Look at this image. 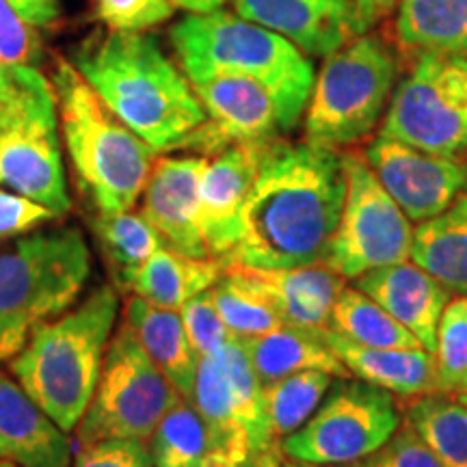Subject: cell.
Returning <instances> with one entry per match:
<instances>
[{
	"label": "cell",
	"instance_id": "603a6c76",
	"mask_svg": "<svg viewBox=\"0 0 467 467\" xmlns=\"http://www.w3.org/2000/svg\"><path fill=\"white\" fill-rule=\"evenodd\" d=\"M392 46L405 57H467V0H399Z\"/></svg>",
	"mask_w": 467,
	"mask_h": 467
},
{
	"label": "cell",
	"instance_id": "7c38bea8",
	"mask_svg": "<svg viewBox=\"0 0 467 467\" xmlns=\"http://www.w3.org/2000/svg\"><path fill=\"white\" fill-rule=\"evenodd\" d=\"M379 134L431 151L467 154V57L416 55L396 83Z\"/></svg>",
	"mask_w": 467,
	"mask_h": 467
},
{
	"label": "cell",
	"instance_id": "52a82bcc",
	"mask_svg": "<svg viewBox=\"0 0 467 467\" xmlns=\"http://www.w3.org/2000/svg\"><path fill=\"white\" fill-rule=\"evenodd\" d=\"M399 83V55L388 39L361 33L325 57L303 119V141L344 151L383 124Z\"/></svg>",
	"mask_w": 467,
	"mask_h": 467
},
{
	"label": "cell",
	"instance_id": "74e56055",
	"mask_svg": "<svg viewBox=\"0 0 467 467\" xmlns=\"http://www.w3.org/2000/svg\"><path fill=\"white\" fill-rule=\"evenodd\" d=\"M342 467H443L422 437L402 420L400 429L368 457Z\"/></svg>",
	"mask_w": 467,
	"mask_h": 467
},
{
	"label": "cell",
	"instance_id": "7dc6e473",
	"mask_svg": "<svg viewBox=\"0 0 467 467\" xmlns=\"http://www.w3.org/2000/svg\"><path fill=\"white\" fill-rule=\"evenodd\" d=\"M459 392H467V377L463 379V383H461V388H459ZM457 392V394H459Z\"/></svg>",
	"mask_w": 467,
	"mask_h": 467
},
{
	"label": "cell",
	"instance_id": "ffe728a7",
	"mask_svg": "<svg viewBox=\"0 0 467 467\" xmlns=\"http://www.w3.org/2000/svg\"><path fill=\"white\" fill-rule=\"evenodd\" d=\"M72 454L66 431L0 370V461L17 467H69Z\"/></svg>",
	"mask_w": 467,
	"mask_h": 467
},
{
	"label": "cell",
	"instance_id": "e575fe53",
	"mask_svg": "<svg viewBox=\"0 0 467 467\" xmlns=\"http://www.w3.org/2000/svg\"><path fill=\"white\" fill-rule=\"evenodd\" d=\"M93 16L109 31H148L173 16V0H91Z\"/></svg>",
	"mask_w": 467,
	"mask_h": 467
},
{
	"label": "cell",
	"instance_id": "4fadbf2b",
	"mask_svg": "<svg viewBox=\"0 0 467 467\" xmlns=\"http://www.w3.org/2000/svg\"><path fill=\"white\" fill-rule=\"evenodd\" d=\"M206 110V121L182 150L213 156L227 145L273 141L295 130L303 110L275 89L247 76H203L191 80Z\"/></svg>",
	"mask_w": 467,
	"mask_h": 467
},
{
	"label": "cell",
	"instance_id": "f35d334b",
	"mask_svg": "<svg viewBox=\"0 0 467 467\" xmlns=\"http://www.w3.org/2000/svg\"><path fill=\"white\" fill-rule=\"evenodd\" d=\"M55 219H58L55 210L0 186V244L26 236Z\"/></svg>",
	"mask_w": 467,
	"mask_h": 467
},
{
	"label": "cell",
	"instance_id": "83f0119b",
	"mask_svg": "<svg viewBox=\"0 0 467 467\" xmlns=\"http://www.w3.org/2000/svg\"><path fill=\"white\" fill-rule=\"evenodd\" d=\"M91 232L117 290H128L134 273L161 247H165L141 213H98Z\"/></svg>",
	"mask_w": 467,
	"mask_h": 467
},
{
	"label": "cell",
	"instance_id": "d590c367",
	"mask_svg": "<svg viewBox=\"0 0 467 467\" xmlns=\"http://www.w3.org/2000/svg\"><path fill=\"white\" fill-rule=\"evenodd\" d=\"M180 317H182L184 331L186 336H189V342L192 350L197 353V358L217 355L234 337L230 334V329L225 327L223 318H221L210 290L202 292L195 299L186 303V306L180 309Z\"/></svg>",
	"mask_w": 467,
	"mask_h": 467
},
{
	"label": "cell",
	"instance_id": "7402d4cb",
	"mask_svg": "<svg viewBox=\"0 0 467 467\" xmlns=\"http://www.w3.org/2000/svg\"><path fill=\"white\" fill-rule=\"evenodd\" d=\"M124 327L182 399L191 400L200 358L191 347L180 312L156 307L134 295L126 303Z\"/></svg>",
	"mask_w": 467,
	"mask_h": 467
},
{
	"label": "cell",
	"instance_id": "ee69618b",
	"mask_svg": "<svg viewBox=\"0 0 467 467\" xmlns=\"http://www.w3.org/2000/svg\"><path fill=\"white\" fill-rule=\"evenodd\" d=\"M244 467H284L282 452H279L277 446H273L268 451H262L255 457H251Z\"/></svg>",
	"mask_w": 467,
	"mask_h": 467
},
{
	"label": "cell",
	"instance_id": "7a4b0ae2",
	"mask_svg": "<svg viewBox=\"0 0 467 467\" xmlns=\"http://www.w3.org/2000/svg\"><path fill=\"white\" fill-rule=\"evenodd\" d=\"M72 63L104 104L156 151L182 150L206 121L182 67L145 31L96 33L76 48Z\"/></svg>",
	"mask_w": 467,
	"mask_h": 467
},
{
	"label": "cell",
	"instance_id": "f6af8a7d",
	"mask_svg": "<svg viewBox=\"0 0 467 467\" xmlns=\"http://www.w3.org/2000/svg\"><path fill=\"white\" fill-rule=\"evenodd\" d=\"M284 461V467H323V465H307V463H299V461H292V459H285L282 457Z\"/></svg>",
	"mask_w": 467,
	"mask_h": 467
},
{
	"label": "cell",
	"instance_id": "d4e9b609",
	"mask_svg": "<svg viewBox=\"0 0 467 467\" xmlns=\"http://www.w3.org/2000/svg\"><path fill=\"white\" fill-rule=\"evenodd\" d=\"M225 265L214 258H189L161 247L134 273L128 290L162 309L180 312L197 295L213 288L223 277Z\"/></svg>",
	"mask_w": 467,
	"mask_h": 467
},
{
	"label": "cell",
	"instance_id": "5bb4252c",
	"mask_svg": "<svg viewBox=\"0 0 467 467\" xmlns=\"http://www.w3.org/2000/svg\"><path fill=\"white\" fill-rule=\"evenodd\" d=\"M364 159L413 225L441 214L467 192L463 159L431 154L383 134L366 145Z\"/></svg>",
	"mask_w": 467,
	"mask_h": 467
},
{
	"label": "cell",
	"instance_id": "8992f818",
	"mask_svg": "<svg viewBox=\"0 0 467 467\" xmlns=\"http://www.w3.org/2000/svg\"><path fill=\"white\" fill-rule=\"evenodd\" d=\"M171 46L186 78L247 76L275 89L306 113L312 93V58L282 35L232 11L191 14L171 28Z\"/></svg>",
	"mask_w": 467,
	"mask_h": 467
},
{
	"label": "cell",
	"instance_id": "9c48e42d",
	"mask_svg": "<svg viewBox=\"0 0 467 467\" xmlns=\"http://www.w3.org/2000/svg\"><path fill=\"white\" fill-rule=\"evenodd\" d=\"M182 394L156 368L128 327L110 337L96 392L76 426L78 446L102 440L150 441Z\"/></svg>",
	"mask_w": 467,
	"mask_h": 467
},
{
	"label": "cell",
	"instance_id": "277c9868",
	"mask_svg": "<svg viewBox=\"0 0 467 467\" xmlns=\"http://www.w3.org/2000/svg\"><path fill=\"white\" fill-rule=\"evenodd\" d=\"M52 85L58 126L80 191L98 213L132 210L141 200L159 151L104 104L72 61L57 58Z\"/></svg>",
	"mask_w": 467,
	"mask_h": 467
},
{
	"label": "cell",
	"instance_id": "d6986e66",
	"mask_svg": "<svg viewBox=\"0 0 467 467\" xmlns=\"http://www.w3.org/2000/svg\"><path fill=\"white\" fill-rule=\"evenodd\" d=\"M353 285L377 301L385 312L392 314L422 344V348L433 353L437 325L443 307L452 299L451 292L433 275H429L416 262L407 260L375 268L355 279Z\"/></svg>",
	"mask_w": 467,
	"mask_h": 467
},
{
	"label": "cell",
	"instance_id": "7bdbcfd3",
	"mask_svg": "<svg viewBox=\"0 0 467 467\" xmlns=\"http://www.w3.org/2000/svg\"><path fill=\"white\" fill-rule=\"evenodd\" d=\"M175 9H184L189 14H210L225 5V0H173Z\"/></svg>",
	"mask_w": 467,
	"mask_h": 467
},
{
	"label": "cell",
	"instance_id": "44dd1931",
	"mask_svg": "<svg viewBox=\"0 0 467 467\" xmlns=\"http://www.w3.org/2000/svg\"><path fill=\"white\" fill-rule=\"evenodd\" d=\"M325 340L348 368L350 377L366 381L396 399H418L437 394L433 353L426 348H370L325 331Z\"/></svg>",
	"mask_w": 467,
	"mask_h": 467
},
{
	"label": "cell",
	"instance_id": "4dcf8cb0",
	"mask_svg": "<svg viewBox=\"0 0 467 467\" xmlns=\"http://www.w3.org/2000/svg\"><path fill=\"white\" fill-rule=\"evenodd\" d=\"M331 329L361 347L422 348V344L392 314L385 312L377 301H372L355 285H344L337 296L331 314Z\"/></svg>",
	"mask_w": 467,
	"mask_h": 467
},
{
	"label": "cell",
	"instance_id": "e0dca14e",
	"mask_svg": "<svg viewBox=\"0 0 467 467\" xmlns=\"http://www.w3.org/2000/svg\"><path fill=\"white\" fill-rule=\"evenodd\" d=\"M273 141L234 143L208 156L200 186L202 221L210 254L223 265L236 247L243 206Z\"/></svg>",
	"mask_w": 467,
	"mask_h": 467
},
{
	"label": "cell",
	"instance_id": "cb8c5ba5",
	"mask_svg": "<svg viewBox=\"0 0 467 467\" xmlns=\"http://www.w3.org/2000/svg\"><path fill=\"white\" fill-rule=\"evenodd\" d=\"M325 331L284 325L271 334L241 342L265 388L303 370H323L336 379H348V368L327 344Z\"/></svg>",
	"mask_w": 467,
	"mask_h": 467
},
{
	"label": "cell",
	"instance_id": "1f68e13d",
	"mask_svg": "<svg viewBox=\"0 0 467 467\" xmlns=\"http://www.w3.org/2000/svg\"><path fill=\"white\" fill-rule=\"evenodd\" d=\"M334 379L323 370H303L266 385L265 416L275 446L314 416Z\"/></svg>",
	"mask_w": 467,
	"mask_h": 467
},
{
	"label": "cell",
	"instance_id": "bcb514c9",
	"mask_svg": "<svg viewBox=\"0 0 467 467\" xmlns=\"http://www.w3.org/2000/svg\"><path fill=\"white\" fill-rule=\"evenodd\" d=\"M452 396H454V399H457V400L463 402V405H467V392H459V394H452Z\"/></svg>",
	"mask_w": 467,
	"mask_h": 467
},
{
	"label": "cell",
	"instance_id": "6da1fadb",
	"mask_svg": "<svg viewBox=\"0 0 467 467\" xmlns=\"http://www.w3.org/2000/svg\"><path fill=\"white\" fill-rule=\"evenodd\" d=\"M342 151L285 139L273 141L238 221L225 266L296 268L323 265L342 214Z\"/></svg>",
	"mask_w": 467,
	"mask_h": 467
},
{
	"label": "cell",
	"instance_id": "484cf974",
	"mask_svg": "<svg viewBox=\"0 0 467 467\" xmlns=\"http://www.w3.org/2000/svg\"><path fill=\"white\" fill-rule=\"evenodd\" d=\"M411 262L433 275L452 296H467V192L441 214L416 225Z\"/></svg>",
	"mask_w": 467,
	"mask_h": 467
},
{
	"label": "cell",
	"instance_id": "3957f363",
	"mask_svg": "<svg viewBox=\"0 0 467 467\" xmlns=\"http://www.w3.org/2000/svg\"><path fill=\"white\" fill-rule=\"evenodd\" d=\"M119 317V290L104 284L35 329L9 361L11 375L66 433L85 416Z\"/></svg>",
	"mask_w": 467,
	"mask_h": 467
},
{
	"label": "cell",
	"instance_id": "b9f144b4",
	"mask_svg": "<svg viewBox=\"0 0 467 467\" xmlns=\"http://www.w3.org/2000/svg\"><path fill=\"white\" fill-rule=\"evenodd\" d=\"M396 3L399 0H355V5H358V14H359V20L364 28H372L379 22L383 20V17H388L392 11L396 9Z\"/></svg>",
	"mask_w": 467,
	"mask_h": 467
},
{
	"label": "cell",
	"instance_id": "ab89813d",
	"mask_svg": "<svg viewBox=\"0 0 467 467\" xmlns=\"http://www.w3.org/2000/svg\"><path fill=\"white\" fill-rule=\"evenodd\" d=\"M69 467H154V459L148 441L102 440L80 446Z\"/></svg>",
	"mask_w": 467,
	"mask_h": 467
},
{
	"label": "cell",
	"instance_id": "836d02e7",
	"mask_svg": "<svg viewBox=\"0 0 467 467\" xmlns=\"http://www.w3.org/2000/svg\"><path fill=\"white\" fill-rule=\"evenodd\" d=\"M433 361L437 394H457L467 377V296H454L443 307Z\"/></svg>",
	"mask_w": 467,
	"mask_h": 467
},
{
	"label": "cell",
	"instance_id": "d6a6232c",
	"mask_svg": "<svg viewBox=\"0 0 467 467\" xmlns=\"http://www.w3.org/2000/svg\"><path fill=\"white\" fill-rule=\"evenodd\" d=\"M210 295H213L225 327L236 340H249V337L271 334L284 327L275 309L227 271L210 288Z\"/></svg>",
	"mask_w": 467,
	"mask_h": 467
},
{
	"label": "cell",
	"instance_id": "ac0fdd59",
	"mask_svg": "<svg viewBox=\"0 0 467 467\" xmlns=\"http://www.w3.org/2000/svg\"><path fill=\"white\" fill-rule=\"evenodd\" d=\"M225 271L260 295L275 309L284 325L307 331L331 329V314L344 288V279L327 266L255 268L230 265Z\"/></svg>",
	"mask_w": 467,
	"mask_h": 467
},
{
	"label": "cell",
	"instance_id": "f1b7e54d",
	"mask_svg": "<svg viewBox=\"0 0 467 467\" xmlns=\"http://www.w3.org/2000/svg\"><path fill=\"white\" fill-rule=\"evenodd\" d=\"M150 451L154 467H225L213 431L189 400L161 420Z\"/></svg>",
	"mask_w": 467,
	"mask_h": 467
},
{
	"label": "cell",
	"instance_id": "ba28073f",
	"mask_svg": "<svg viewBox=\"0 0 467 467\" xmlns=\"http://www.w3.org/2000/svg\"><path fill=\"white\" fill-rule=\"evenodd\" d=\"M0 186L69 213L55 85L33 66H0Z\"/></svg>",
	"mask_w": 467,
	"mask_h": 467
},
{
	"label": "cell",
	"instance_id": "f546056e",
	"mask_svg": "<svg viewBox=\"0 0 467 467\" xmlns=\"http://www.w3.org/2000/svg\"><path fill=\"white\" fill-rule=\"evenodd\" d=\"M402 420L443 467H467V405L452 394H426L402 405Z\"/></svg>",
	"mask_w": 467,
	"mask_h": 467
},
{
	"label": "cell",
	"instance_id": "60d3db41",
	"mask_svg": "<svg viewBox=\"0 0 467 467\" xmlns=\"http://www.w3.org/2000/svg\"><path fill=\"white\" fill-rule=\"evenodd\" d=\"M7 3L26 22H31L37 28L52 26L58 20V16H61L58 0H7Z\"/></svg>",
	"mask_w": 467,
	"mask_h": 467
},
{
	"label": "cell",
	"instance_id": "9a60e30c",
	"mask_svg": "<svg viewBox=\"0 0 467 467\" xmlns=\"http://www.w3.org/2000/svg\"><path fill=\"white\" fill-rule=\"evenodd\" d=\"M208 156L156 159L143 189L141 214L167 249L189 258H213L202 221V173ZM217 260V258H214Z\"/></svg>",
	"mask_w": 467,
	"mask_h": 467
},
{
	"label": "cell",
	"instance_id": "8fae6325",
	"mask_svg": "<svg viewBox=\"0 0 467 467\" xmlns=\"http://www.w3.org/2000/svg\"><path fill=\"white\" fill-rule=\"evenodd\" d=\"M342 169L347 192L323 266L344 282H355L375 268L411 260L416 225L379 182L364 151L344 150Z\"/></svg>",
	"mask_w": 467,
	"mask_h": 467
},
{
	"label": "cell",
	"instance_id": "30bf717a",
	"mask_svg": "<svg viewBox=\"0 0 467 467\" xmlns=\"http://www.w3.org/2000/svg\"><path fill=\"white\" fill-rule=\"evenodd\" d=\"M400 424L402 405L394 394L355 377L334 379L314 416L277 448L299 463L342 467L379 451Z\"/></svg>",
	"mask_w": 467,
	"mask_h": 467
},
{
	"label": "cell",
	"instance_id": "8d00e7d4",
	"mask_svg": "<svg viewBox=\"0 0 467 467\" xmlns=\"http://www.w3.org/2000/svg\"><path fill=\"white\" fill-rule=\"evenodd\" d=\"M42 61L37 26L26 22L7 0H0V66H33Z\"/></svg>",
	"mask_w": 467,
	"mask_h": 467
},
{
	"label": "cell",
	"instance_id": "c3c4849f",
	"mask_svg": "<svg viewBox=\"0 0 467 467\" xmlns=\"http://www.w3.org/2000/svg\"><path fill=\"white\" fill-rule=\"evenodd\" d=\"M0 467H17V465L9 463V461H0Z\"/></svg>",
	"mask_w": 467,
	"mask_h": 467
},
{
	"label": "cell",
	"instance_id": "5b68a950",
	"mask_svg": "<svg viewBox=\"0 0 467 467\" xmlns=\"http://www.w3.org/2000/svg\"><path fill=\"white\" fill-rule=\"evenodd\" d=\"M91 277V251L76 227L35 232L0 249V361L37 327L66 314Z\"/></svg>",
	"mask_w": 467,
	"mask_h": 467
},
{
	"label": "cell",
	"instance_id": "2e32d148",
	"mask_svg": "<svg viewBox=\"0 0 467 467\" xmlns=\"http://www.w3.org/2000/svg\"><path fill=\"white\" fill-rule=\"evenodd\" d=\"M234 14L282 35L312 58H325L366 33L355 0H232Z\"/></svg>",
	"mask_w": 467,
	"mask_h": 467
},
{
	"label": "cell",
	"instance_id": "4316f807",
	"mask_svg": "<svg viewBox=\"0 0 467 467\" xmlns=\"http://www.w3.org/2000/svg\"><path fill=\"white\" fill-rule=\"evenodd\" d=\"M189 402L213 431L225 467H244L251 457L258 454L236 399L213 355L200 358L195 388Z\"/></svg>",
	"mask_w": 467,
	"mask_h": 467
}]
</instances>
